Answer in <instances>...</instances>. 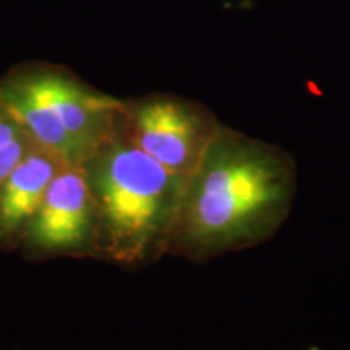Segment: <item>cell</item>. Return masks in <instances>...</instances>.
Segmentation results:
<instances>
[{"instance_id": "5b68a950", "label": "cell", "mask_w": 350, "mask_h": 350, "mask_svg": "<svg viewBox=\"0 0 350 350\" xmlns=\"http://www.w3.org/2000/svg\"><path fill=\"white\" fill-rule=\"evenodd\" d=\"M21 243L34 255L94 253V204L81 165H65L59 170Z\"/></svg>"}, {"instance_id": "6da1fadb", "label": "cell", "mask_w": 350, "mask_h": 350, "mask_svg": "<svg viewBox=\"0 0 350 350\" xmlns=\"http://www.w3.org/2000/svg\"><path fill=\"white\" fill-rule=\"evenodd\" d=\"M297 178L291 152L222 125L187 178L167 255L203 262L268 242L291 214Z\"/></svg>"}, {"instance_id": "3957f363", "label": "cell", "mask_w": 350, "mask_h": 350, "mask_svg": "<svg viewBox=\"0 0 350 350\" xmlns=\"http://www.w3.org/2000/svg\"><path fill=\"white\" fill-rule=\"evenodd\" d=\"M222 124L198 100L148 94L125 100V133L170 172L188 178L217 137Z\"/></svg>"}, {"instance_id": "277c9868", "label": "cell", "mask_w": 350, "mask_h": 350, "mask_svg": "<svg viewBox=\"0 0 350 350\" xmlns=\"http://www.w3.org/2000/svg\"><path fill=\"white\" fill-rule=\"evenodd\" d=\"M16 70L68 131L83 163L124 126L125 100L99 93L67 70L46 64H26Z\"/></svg>"}, {"instance_id": "7a4b0ae2", "label": "cell", "mask_w": 350, "mask_h": 350, "mask_svg": "<svg viewBox=\"0 0 350 350\" xmlns=\"http://www.w3.org/2000/svg\"><path fill=\"white\" fill-rule=\"evenodd\" d=\"M96 216L94 253L125 268H143L167 255L187 178L143 152L125 133L81 164Z\"/></svg>"}, {"instance_id": "52a82bcc", "label": "cell", "mask_w": 350, "mask_h": 350, "mask_svg": "<svg viewBox=\"0 0 350 350\" xmlns=\"http://www.w3.org/2000/svg\"><path fill=\"white\" fill-rule=\"evenodd\" d=\"M36 146L29 135L0 103V187L23 157Z\"/></svg>"}, {"instance_id": "8992f818", "label": "cell", "mask_w": 350, "mask_h": 350, "mask_svg": "<svg viewBox=\"0 0 350 350\" xmlns=\"http://www.w3.org/2000/svg\"><path fill=\"white\" fill-rule=\"evenodd\" d=\"M70 165L33 146L0 187V247L21 243L23 234L59 170Z\"/></svg>"}]
</instances>
